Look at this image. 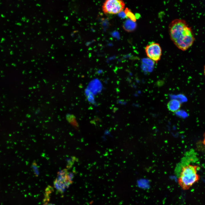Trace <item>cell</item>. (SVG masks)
Masks as SVG:
<instances>
[{"mask_svg":"<svg viewBox=\"0 0 205 205\" xmlns=\"http://www.w3.org/2000/svg\"><path fill=\"white\" fill-rule=\"evenodd\" d=\"M169 32L171 40L179 49L185 51L190 47L195 40L193 32L184 20L176 19L169 26Z\"/></svg>","mask_w":205,"mask_h":205,"instance_id":"6da1fadb","label":"cell"},{"mask_svg":"<svg viewBox=\"0 0 205 205\" xmlns=\"http://www.w3.org/2000/svg\"><path fill=\"white\" fill-rule=\"evenodd\" d=\"M198 166L189 164L183 167L181 169L178 182L184 190L189 189L200 179V176L197 173Z\"/></svg>","mask_w":205,"mask_h":205,"instance_id":"7a4b0ae2","label":"cell"},{"mask_svg":"<svg viewBox=\"0 0 205 205\" xmlns=\"http://www.w3.org/2000/svg\"><path fill=\"white\" fill-rule=\"evenodd\" d=\"M73 175L65 169L59 171L54 182V186L58 191L63 193L73 183Z\"/></svg>","mask_w":205,"mask_h":205,"instance_id":"3957f363","label":"cell"},{"mask_svg":"<svg viewBox=\"0 0 205 205\" xmlns=\"http://www.w3.org/2000/svg\"><path fill=\"white\" fill-rule=\"evenodd\" d=\"M125 4L122 0H106L102 6L105 14H116L123 11Z\"/></svg>","mask_w":205,"mask_h":205,"instance_id":"277c9868","label":"cell"},{"mask_svg":"<svg viewBox=\"0 0 205 205\" xmlns=\"http://www.w3.org/2000/svg\"><path fill=\"white\" fill-rule=\"evenodd\" d=\"M145 51L147 56L157 63L161 59L162 50L159 44L152 42L146 46Z\"/></svg>","mask_w":205,"mask_h":205,"instance_id":"5b68a950","label":"cell"},{"mask_svg":"<svg viewBox=\"0 0 205 205\" xmlns=\"http://www.w3.org/2000/svg\"><path fill=\"white\" fill-rule=\"evenodd\" d=\"M167 106L169 110L175 112L179 110L181 106V103L179 100L173 99L168 102Z\"/></svg>","mask_w":205,"mask_h":205,"instance_id":"8992f818","label":"cell"},{"mask_svg":"<svg viewBox=\"0 0 205 205\" xmlns=\"http://www.w3.org/2000/svg\"><path fill=\"white\" fill-rule=\"evenodd\" d=\"M135 22L129 19H126L123 23V29L128 32L134 31L137 27V24Z\"/></svg>","mask_w":205,"mask_h":205,"instance_id":"52a82bcc","label":"cell"},{"mask_svg":"<svg viewBox=\"0 0 205 205\" xmlns=\"http://www.w3.org/2000/svg\"><path fill=\"white\" fill-rule=\"evenodd\" d=\"M124 12L127 17L134 21H136V16L128 8H126Z\"/></svg>","mask_w":205,"mask_h":205,"instance_id":"ba28073f","label":"cell"},{"mask_svg":"<svg viewBox=\"0 0 205 205\" xmlns=\"http://www.w3.org/2000/svg\"><path fill=\"white\" fill-rule=\"evenodd\" d=\"M66 118L67 120L70 123L75 126H77V124L74 116L72 115L68 114L66 115Z\"/></svg>","mask_w":205,"mask_h":205,"instance_id":"9c48e42d","label":"cell"},{"mask_svg":"<svg viewBox=\"0 0 205 205\" xmlns=\"http://www.w3.org/2000/svg\"><path fill=\"white\" fill-rule=\"evenodd\" d=\"M118 16L121 18L124 19L127 17L124 11H122L118 13Z\"/></svg>","mask_w":205,"mask_h":205,"instance_id":"30bf717a","label":"cell"},{"mask_svg":"<svg viewBox=\"0 0 205 205\" xmlns=\"http://www.w3.org/2000/svg\"><path fill=\"white\" fill-rule=\"evenodd\" d=\"M203 137H204V138H203V144L204 145V146L205 147V132L204 133V134Z\"/></svg>","mask_w":205,"mask_h":205,"instance_id":"8fae6325","label":"cell"},{"mask_svg":"<svg viewBox=\"0 0 205 205\" xmlns=\"http://www.w3.org/2000/svg\"><path fill=\"white\" fill-rule=\"evenodd\" d=\"M44 205H53V204H44Z\"/></svg>","mask_w":205,"mask_h":205,"instance_id":"7c38bea8","label":"cell"}]
</instances>
